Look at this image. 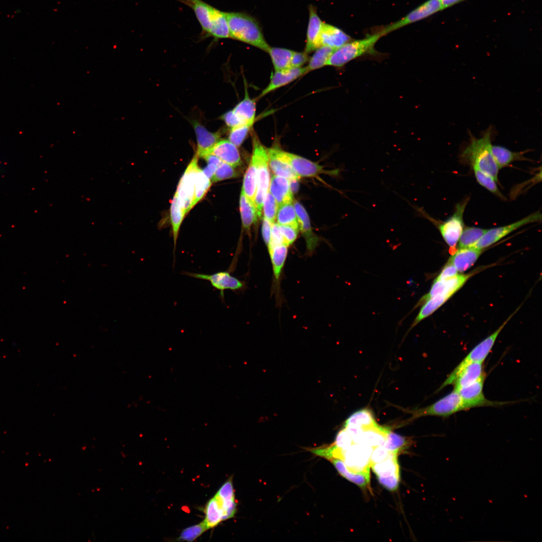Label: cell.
<instances>
[{
	"mask_svg": "<svg viewBox=\"0 0 542 542\" xmlns=\"http://www.w3.org/2000/svg\"><path fill=\"white\" fill-rule=\"evenodd\" d=\"M514 314V313L511 314L498 329L479 343L470 351L450 373L438 390H441L448 385L453 384L460 372L468 364L473 362H483L492 350L499 333Z\"/></svg>",
	"mask_w": 542,
	"mask_h": 542,
	"instance_id": "cell-6",
	"label": "cell"
},
{
	"mask_svg": "<svg viewBox=\"0 0 542 542\" xmlns=\"http://www.w3.org/2000/svg\"><path fill=\"white\" fill-rule=\"evenodd\" d=\"M389 431V428L379 425L377 423L370 427L363 428L361 444L373 448L383 445Z\"/></svg>",
	"mask_w": 542,
	"mask_h": 542,
	"instance_id": "cell-28",
	"label": "cell"
},
{
	"mask_svg": "<svg viewBox=\"0 0 542 542\" xmlns=\"http://www.w3.org/2000/svg\"><path fill=\"white\" fill-rule=\"evenodd\" d=\"M373 449L363 444L354 443L347 449H342L341 460L350 472H370V456Z\"/></svg>",
	"mask_w": 542,
	"mask_h": 542,
	"instance_id": "cell-11",
	"label": "cell"
},
{
	"mask_svg": "<svg viewBox=\"0 0 542 542\" xmlns=\"http://www.w3.org/2000/svg\"><path fill=\"white\" fill-rule=\"evenodd\" d=\"M327 46H321L316 50L309 58L308 64L305 67L307 72L321 68L326 65L327 61L334 51Z\"/></svg>",
	"mask_w": 542,
	"mask_h": 542,
	"instance_id": "cell-41",
	"label": "cell"
},
{
	"mask_svg": "<svg viewBox=\"0 0 542 542\" xmlns=\"http://www.w3.org/2000/svg\"><path fill=\"white\" fill-rule=\"evenodd\" d=\"M278 203L274 196L268 192L265 198L262 210L264 217L272 224L275 222L278 209Z\"/></svg>",
	"mask_w": 542,
	"mask_h": 542,
	"instance_id": "cell-49",
	"label": "cell"
},
{
	"mask_svg": "<svg viewBox=\"0 0 542 542\" xmlns=\"http://www.w3.org/2000/svg\"><path fill=\"white\" fill-rule=\"evenodd\" d=\"M308 54L303 52H295L292 56L290 67L299 68L305 64L309 60Z\"/></svg>",
	"mask_w": 542,
	"mask_h": 542,
	"instance_id": "cell-56",
	"label": "cell"
},
{
	"mask_svg": "<svg viewBox=\"0 0 542 542\" xmlns=\"http://www.w3.org/2000/svg\"><path fill=\"white\" fill-rule=\"evenodd\" d=\"M277 152L282 159L292 167L300 178L315 177L326 172L322 166L302 157L285 152L278 148Z\"/></svg>",
	"mask_w": 542,
	"mask_h": 542,
	"instance_id": "cell-15",
	"label": "cell"
},
{
	"mask_svg": "<svg viewBox=\"0 0 542 542\" xmlns=\"http://www.w3.org/2000/svg\"><path fill=\"white\" fill-rule=\"evenodd\" d=\"M409 443V441L405 437L393 433L390 430L383 446L390 452L397 454L399 451L408 445Z\"/></svg>",
	"mask_w": 542,
	"mask_h": 542,
	"instance_id": "cell-45",
	"label": "cell"
},
{
	"mask_svg": "<svg viewBox=\"0 0 542 542\" xmlns=\"http://www.w3.org/2000/svg\"><path fill=\"white\" fill-rule=\"evenodd\" d=\"M382 36L379 32L361 39L349 41L334 50L326 65L340 68L361 56L374 54V46Z\"/></svg>",
	"mask_w": 542,
	"mask_h": 542,
	"instance_id": "cell-4",
	"label": "cell"
},
{
	"mask_svg": "<svg viewBox=\"0 0 542 542\" xmlns=\"http://www.w3.org/2000/svg\"><path fill=\"white\" fill-rule=\"evenodd\" d=\"M299 229L305 238L307 251L309 254L313 253L319 242V238L313 232L309 215L303 206L298 201L294 203Z\"/></svg>",
	"mask_w": 542,
	"mask_h": 542,
	"instance_id": "cell-19",
	"label": "cell"
},
{
	"mask_svg": "<svg viewBox=\"0 0 542 542\" xmlns=\"http://www.w3.org/2000/svg\"><path fill=\"white\" fill-rule=\"evenodd\" d=\"M204 512L205 519L203 521L208 529L216 526L221 522L224 521L222 507L215 495L207 503Z\"/></svg>",
	"mask_w": 542,
	"mask_h": 542,
	"instance_id": "cell-34",
	"label": "cell"
},
{
	"mask_svg": "<svg viewBox=\"0 0 542 542\" xmlns=\"http://www.w3.org/2000/svg\"><path fill=\"white\" fill-rule=\"evenodd\" d=\"M458 270L454 265L449 260L445 265L441 272L435 279V280H445L453 277L458 273Z\"/></svg>",
	"mask_w": 542,
	"mask_h": 542,
	"instance_id": "cell-54",
	"label": "cell"
},
{
	"mask_svg": "<svg viewBox=\"0 0 542 542\" xmlns=\"http://www.w3.org/2000/svg\"><path fill=\"white\" fill-rule=\"evenodd\" d=\"M267 152L268 166L275 175L289 180L300 178L292 167L278 156L277 148L267 149Z\"/></svg>",
	"mask_w": 542,
	"mask_h": 542,
	"instance_id": "cell-26",
	"label": "cell"
},
{
	"mask_svg": "<svg viewBox=\"0 0 542 542\" xmlns=\"http://www.w3.org/2000/svg\"><path fill=\"white\" fill-rule=\"evenodd\" d=\"M323 22L317 14L315 8H309V21L307 32L305 52L309 54L321 47L320 36Z\"/></svg>",
	"mask_w": 542,
	"mask_h": 542,
	"instance_id": "cell-20",
	"label": "cell"
},
{
	"mask_svg": "<svg viewBox=\"0 0 542 542\" xmlns=\"http://www.w3.org/2000/svg\"><path fill=\"white\" fill-rule=\"evenodd\" d=\"M218 166L214 164L208 163L207 166L202 170L205 175L211 180Z\"/></svg>",
	"mask_w": 542,
	"mask_h": 542,
	"instance_id": "cell-59",
	"label": "cell"
},
{
	"mask_svg": "<svg viewBox=\"0 0 542 542\" xmlns=\"http://www.w3.org/2000/svg\"><path fill=\"white\" fill-rule=\"evenodd\" d=\"M443 10H445L457 4H459L465 0H440Z\"/></svg>",
	"mask_w": 542,
	"mask_h": 542,
	"instance_id": "cell-60",
	"label": "cell"
},
{
	"mask_svg": "<svg viewBox=\"0 0 542 542\" xmlns=\"http://www.w3.org/2000/svg\"><path fill=\"white\" fill-rule=\"evenodd\" d=\"M272 223L263 217L262 224V235L263 240L267 246L269 245L271 238Z\"/></svg>",
	"mask_w": 542,
	"mask_h": 542,
	"instance_id": "cell-58",
	"label": "cell"
},
{
	"mask_svg": "<svg viewBox=\"0 0 542 542\" xmlns=\"http://www.w3.org/2000/svg\"><path fill=\"white\" fill-rule=\"evenodd\" d=\"M191 8L205 36L215 39L228 38L229 31L225 12L202 0H181Z\"/></svg>",
	"mask_w": 542,
	"mask_h": 542,
	"instance_id": "cell-2",
	"label": "cell"
},
{
	"mask_svg": "<svg viewBox=\"0 0 542 542\" xmlns=\"http://www.w3.org/2000/svg\"><path fill=\"white\" fill-rule=\"evenodd\" d=\"M269 193L279 205L293 202V193L291 189L290 180L287 178L273 175L269 186Z\"/></svg>",
	"mask_w": 542,
	"mask_h": 542,
	"instance_id": "cell-24",
	"label": "cell"
},
{
	"mask_svg": "<svg viewBox=\"0 0 542 542\" xmlns=\"http://www.w3.org/2000/svg\"><path fill=\"white\" fill-rule=\"evenodd\" d=\"M487 230L477 227L464 228L458 241V248L474 247Z\"/></svg>",
	"mask_w": 542,
	"mask_h": 542,
	"instance_id": "cell-38",
	"label": "cell"
},
{
	"mask_svg": "<svg viewBox=\"0 0 542 542\" xmlns=\"http://www.w3.org/2000/svg\"><path fill=\"white\" fill-rule=\"evenodd\" d=\"M468 201V198L458 203L455 206L454 213L443 222H438L432 218L423 209L418 207H414L421 216L437 226L445 242L451 248H455L464 229L463 215Z\"/></svg>",
	"mask_w": 542,
	"mask_h": 542,
	"instance_id": "cell-5",
	"label": "cell"
},
{
	"mask_svg": "<svg viewBox=\"0 0 542 542\" xmlns=\"http://www.w3.org/2000/svg\"><path fill=\"white\" fill-rule=\"evenodd\" d=\"M376 423L372 413L369 410L362 409L351 415L346 420L344 426L363 428Z\"/></svg>",
	"mask_w": 542,
	"mask_h": 542,
	"instance_id": "cell-42",
	"label": "cell"
},
{
	"mask_svg": "<svg viewBox=\"0 0 542 542\" xmlns=\"http://www.w3.org/2000/svg\"><path fill=\"white\" fill-rule=\"evenodd\" d=\"M185 215L184 213L179 205L178 196L176 193H175L170 206V218L172 228L174 251L176 246L180 227Z\"/></svg>",
	"mask_w": 542,
	"mask_h": 542,
	"instance_id": "cell-39",
	"label": "cell"
},
{
	"mask_svg": "<svg viewBox=\"0 0 542 542\" xmlns=\"http://www.w3.org/2000/svg\"><path fill=\"white\" fill-rule=\"evenodd\" d=\"M252 149L258 159L257 185L254 202L260 218L270 183L268 155L267 149L262 145L256 135L252 137Z\"/></svg>",
	"mask_w": 542,
	"mask_h": 542,
	"instance_id": "cell-7",
	"label": "cell"
},
{
	"mask_svg": "<svg viewBox=\"0 0 542 542\" xmlns=\"http://www.w3.org/2000/svg\"><path fill=\"white\" fill-rule=\"evenodd\" d=\"M451 297L448 295H440L430 298L422 305L418 315L413 321L410 329L416 326L421 321L428 317L444 304Z\"/></svg>",
	"mask_w": 542,
	"mask_h": 542,
	"instance_id": "cell-33",
	"label": "cell"
},
{
	"mask_svg": "<svg viewBox=\"0 0 542 542\" xmlns=\"http://www.w3.org/2000/svg\"><path fill=\"white\" fill-rule=\"evenodd\" d=\"M485 377L461 387L456 391L461 397L467 410L483 406H498L506 402L490 401L484 396L483 388Z\"/></svg>",
	"mask_w": 542,
	"mask_h": 542,
	"instance_id": "cell-14",
	"label": "cell"
},
{
	"mask_svg": "<svg viewBox=\"0 0 542 542\" xmlns=\"http://www.w3.org/2000/svg\"><path fill=\"white\" fill-rule=\"evenodd\" d=\"M285 243L283 240V238L281 232L280 225L278 223H273L272 224V231H271V238L270 241L268 245L269 246L275 245Z\"/></svg>",
	"mask_w": 542,
	"mask_h": 542,
	"instance_id": "cell-57",
	"label": "cell"
},
{
	"mask_svg": "<svg viewBox=\"0 0 542 542\" xmlns=\"http://www.w3.org/2000/svg\"><path fill=\"white\" fill-rule=\"evenodd\" d=\"M239 209L242 227L249 231L251 225L259 218L254 203L249 199L241 191L239 200Z\"/></svg>",
	"mask_w": 542,
	"mask_h": 542,
	"instance_id": "cell-29",
	"label": "cell"
},
{
	"mask_svg": "<svg viewBox=\"0 0 542 542\" xmlns=\"http://www.w3.org/2000/svg\"><path fill=\"white\" fill-rule=\"evenodd\" d=\"M379 482L387 489L393 491L397 489L399 481V476H391L388 477H377Z\"/></svg>",
	"mask_w": 542,
	"mask_h": 542,
	"instance_id": "cell-55",
	"label": "cell"
},
{
	"mask_svg": "<svg viewBox=\"0 0 542 542\" xmlns=\"http://www.w3.org/2000/svg\"><path fill=\"white\" fill-rule=\"evenodd\" d=\"M353 444L354 443L350 435L344 428L338 433L334 445L340 449L345 450Z\"/></svg>",
	"mask_w": 542,
	"mask_h": 542,
	"instance_id": "cell-52",
	"label": "cell"
},
{
	"mask_svg": "<svg viewBox=\"0 0 542 542\" xmlns=\"http://www.w3.org/2000/svg\"><path fill=\"white\" fill-rule=\"evenodd\" d=\"M351 39L350 37L340 29L323 23L320 36L321 46H327L335 50Z\"/></svg>",
	"mask_w": 542,
	"mask_h": 542,
	"instance_id": "cell-22",
	"label": "cell"
},
{
	"mask_svg": "<svg viewBox=\"0 0 542 542\" xmlns=\"http://www.w3.org/2000/svg\"><path fill=\"white\" fill-rule=\"evenodd\" d=\"M267 52L270 57L275 71L290 67L294 51L286 48L270 47Z\"/></svg>",
	"mask_w": 542,
	"mask_h": 542,
	"instance_id": "cell-36",
	"label": "cell"
},
{
	"mask_svg": "<svg viewBox=\"0 0 542 542\" xmlns=\"http://www.w3.org/2000/svg\"><path fill=\"white\" fill-rule=\"evenodd\" d=\"M208 529L204 521L184 529L177 538L178 541H192Z\"/></svg>",
	"mask_w": 542,
	"mask_h": 542,
	"instance_id": "cell-47",
	"label": "cell"
},
{
	"mask_svg": "<svg viewBox=\"0 0 542 542\" xmlns=\"http://www.w3.org/2000/svg\"><path fill=\"white\" fill-rule=\"evenodd\" d=\"M482 252V249L474 247L458 248L448 260L454 265L458 272L463 273L475 263Z\"/></svg>",
	"mask_w": 542,
	"mask_h": 542,
	"instance_id": "cell-23",
	"label": "cell"
},
{
	"mask_svg": "<svg viewBox=\"0 0 542 542\" xmlns=\"http://www.w3.org/2000/svg\"><path fill=\"white\" fill-rule=\"evenodd\" d=\"M221 119L225 122V124L230 128L240 126L245 123L233 111L232 109L224 113L221 117ZM248 124V123H247Z\"/></svg>",
	"mask_w": 542,
	"mask_h": 542,
	"instance_id": "cell-53",
	"label": "cell"
},
{
	"mask_svg": "<svg viewBox=\"0 0 542 542\" xmlns=\"http://www.w3.org/2000/svg\"><path fill=\"white\" fill-rule=\"evenodd\" d=\"M211 184V180L198 168L195 177V192L193 202L194 207L201 200L208 191Z\"/></svg>",
	"mask_w": 542,
	"mask_h": 542,
	"instance_id": "cell-44",
	"label": "cell"
},
{
	"mask_svg": "<svg viewBox=\"0 0 542 542\" xmlns=\"http://www.w3.org/2000/svg\"><path fill=\"white\" fill-rule=\"evenodd\" d=\"M474 273L459 274L445 280H434L430 290L420 299L422 303L433 297L445 295L452 297L460 289Z\"/></svg>",
	"mask_w": 542,
	"mask_h": 542,
	"instance_id": "cell-16",
	"label": "cell"
},
{
	"mask_svg": "<svg viewBox=\"0 0 542 542\" xmlns=\"http://www.w3.org/2000/svg\"><path fill=\"white\" fill-rule=\"evenodd\" d=\"M492 152L499 169L515 161L527 160L524 156L525 152H513L498 145L492 146Z\"/></svg>",
	"mask_w": 542,
	"mask_h": 542,
	"instance_id": "cell-32",
	"label": "cell"
},
{
	"mask_svg": "<svg viewBox=\"0 0 542 542\" xmlns=\"http://www.w3.org/2000/svg\"><path fill=\"white\" fill-rule=\"evenodd\" d=\"M276 217L280 225H290L299 228L297 215L292 202L279 205Z\"/></svg>",
	"mask_w": 542,
	"mask_h": 542,
	"instance_id": "cell-40",
	"label": "cell"
},
{
	"mask_svg": "<svg viewBox=\"0 0 542 542\" xmlns=\"http://www.w3.org/2000/svg\"><path fill=\"white\" fill-rule=\"evenodd\" d=\"M230 38L253 46L266 52L270 46L256 21L246 14L225 12Z\"/></svg>",
	"mask_w": 542,
	"mask_h": 542,
	"instance_id": "cell-3",
	"label": "cell"
},
{
	"mask_svg": "<svg viewBox=\"0 0 542 542\" xmlns=\"http://www.w3.org/2000/svg\"><path fill=\"white\" fill-rule=\"evenodd\" d=\"M197 139V151L195 155L203 158L208 154L215 145L220 140L221 132H211L196 120L191 123Z\"/></svg>",
	"mask_w": 542,
	"mask_h": 542,
	"instance_id": "cell-18",
	"label": "cell"
},
{
	"mask_svg": "<svg viewBox=\"0 0 542 542\" xmlns=\"http://www.w3.org/2000/svg\"><path fill=\"white\" fill-rule=\"evenodd\" d=\"M257 170V157L255 153L252 151L250 161L244 176L241 191L253 202L256 190Z\"/></svg>",
	"mask_w": 542,
	"mask_h": 542,
	"instance_id": "cell-27",
	"label": "cell"
},
{
	"mask_svg": "<svg viewBox=\"0 0 542 542\" xmlns=\"http://www.w3.org/2000/svg\"><path fill=\"white\" fill-rule=\"evenodd\" d=\"M478 183L489 192L503 200L505 197L499 190L496 181L490 175L483 172L475 166H471Z\"/></svg>",
	"mask_w": 542,
	"mask_h": 542,
	"instance_id": "cell-43",
	"label": "cell"
},
{
	"mask_svg": "<svg viewBox=\"0 0 542 542\" xmlns=\"http://www.w3.org/2000/svg\"><path fill=\"white\" fill-rule=\"evenodd\" d=\"M397 454L393 453L385 460L371 466L377 477L399 476Z\"/></svg>",
	"mask_w": 542,
	"mask_h": 542,
	"instance_id": "cell-37",
	"label": "cell"
},
{
	"mask_svg": "<svg viewBox=\"0 0 542 542\" xmlns=\"http://www.w3.org/2000/svg\"><path fill=\"white\" fill-rule=\"evenodd\" d=\"M469 133V141L461 154V160L471 166L477 167L497 182L500 169L492 152V128L489 126L478 138L470 132Z\"/></svg>",
	"mask_w": 542,
	"mask_h": 542,
	"instance_id": "cell-1",
	"label": "cell"
},
{
	"mask_svg": "<svg viewBox=\"0 0 542 542\" xmlns=\"http://www.w3.org/2000/svg\"><path fill=\"white\" fill-rule=\"evenodd\" d=\"M392 454L393 453L390 452L383 445L374 448L370 456V466L385 460Z\"/></svg>",
	"mask_w": 542,
	"mask_h": 542,
	"instance_id": "cell-50",
	"label": "cell"
},
{
	"mask_svg": "<svg viewBox=\"0 0 542 542\" xmlns=\"http://www.w3.org/2000/svg\"><path fill=\"white\" fill-rule=\"evenodd\" d=\"M463 410L466 409L463 400L458 393L453 390L432 404L410 412L412 416L410 421L427 416L447 417Z\"/></svg>",
	"mask_w": 542,
	"mask_h": 542,
	"instance_id": "cell-8",
	"label": "cell"
},
{
	"mask_svg": "<svg viewBox=\"0 0 542 542\" xmlns=\"http://www.w3.org/2000/svg\"><path fill=\"white\" fill-rule=\"evenodd\" d=\"M280 228L284 243L288 246L293 244L297 238L299 228L290 225H280Z\"/></svg>",
	"mask_w": 542,
	"mask_h": 542,
	"instance_id": "cell-51",
	"label": "cell"
},
{
	"mask_svg": "<svg viewBox=\"0 0 542 542\" xmlns=\"http://www.w3.org/2000/svg\"><path fill=\"white\" fill-rule=\"evenodd\" d=\"M541 220V213L537 211L508 225L487 229L474 247L483 249L495 243L517 229Z\"/></svg>",
	"mask_w": 542,
	"mask_h": 542,
	"instance_id": "cell-10",
	"label": "cell"
},
{
	"mask_svg": "<svg viewBox=\"0 0 542 542\" xmlns=\"http://www.w3.org/2000/svg\"><path fill=\"white\" fill-rule=\"evenodd\" d=\"M338 472L349 481L365 488L370 482V472L354 473L349 471L344 463L338 459L331 460Z\"/></svg>",
	"mask_w": 542,
	"mask_h": 542,
	"instance_id": "cell-35",
	"label": "cell"
},
{
	"mask_svg": "<svg viewBox=\"0 0 542 542\" xmlns=\"http://www.w3.org/2000/svg\"><path fill=\"white\" fill-rule=\"evenodd\" d=\"M443 10L440 0H428L401 19L386 26L380 32L383 36Z\"/></svg>",
	"mask_w": 542,
	"mask_h": 542,
	"instance_id": "cell-12",
	"label": "cell"
},
{
	"mask_svg": "<svg viewBox=\"0 0 542 542\" xmlns=\"http://www.w3.org/2000/svg\"><path fill=\"white\" fill-rule=\"evenodd\" d=\"M232 110L245 123H254L256 113L255 100L249 97L246 85L244 98Z\"/></svg>",
	"mask_w": 542,
	"mask_h": 542,
	"instance_id": "cell-31",
	"label": "cell"
},
{
	"mask_svg": "<svg viewBox=\"0 0 542 542\" xmlns=\"http://www.w3.org/2000/svg\"><path fill=\"white\" fill-rule=\"evenodd\" d=\"M253 124H243L230 129L228 140L237 147L241 145Z\"/></svg>",
	"mask_w": 542,
	"mask_h": 542,
	"instance_id": "cell-46",
	"label": "cell"
},
{
	"mask_svg": "<svg viewBox=\"0 0 542 542\" xmlns=\"http://www.w3.org/2000/svg\"><path fill=\"white\" fill-rule=\"evenodd\" d=\"M209 154H213L221 161L235 168L241 164L240 155L237 147L227 140H220Z\"/></svg>",
	"mask_w": 542,
	"mask_h": 542,
	"instance_id": "cell-21",
	"label": "cell"
},
{
	"mask_svg": "<svg viewBox=\"0 0 542 542\" xmlns=\"http://www.w3.org/2000/svg\"><path fill=\"white\" fill-rule=\"evenodd\" d=\"M288 246L285 243H282L268 247L273 266L274 278L277 283L279 282L282 271L286 262Z\"/></svg>",
	"mask_w": 542,
	"mask_h": 542,
	"instance_id": "cell-30",
	"label": "cell"
},
{
	"mask_svg": "<svg viewBox=\"0 0 542 542\" xmlns=\"http://www.w3.org/2000/svg\"><path fill=\"white\" fill-rule=\"evenodd\" d=\"M307 73L308 72L305 67H290L282 70L275 71L270 78L268 84L261 91L258 99L277 89L288 84Z\"/></svg>",
	"mask_w": 542,
	"mask_h": 542,
	"instance_id": "cell-17",
	"label": "cell"
},
{
	"mask_svg": "<svg viewBox=\"0 0 542 542\" xmlns=\"http://www.w3.org/2000/svg\"><path fill=\"white\" fill-rule=\"evenodd\" d=\"M485 377L483 363L473 362L467 365L460 372L454 383V390L469 385Z\"/></svg>",
	"mask_w": 542,
	"mask_h": 542,
	"instance_id": "cell-25",
	"label": "cell"
},
{
	"mask_svg": "<svg viewBox=\"0 0 542 542\" xmlns=\"http://www.w3.org/2000/svg\"><path fill=\"white\" fill-rule=\"evenodd\" d=\"M184 275L197 279L209 281L211 286L220 292L222 298H224V291L230 290L237 291L244 287V283L232 276L229 270L221 271L212 274L185 272Z\"/></svg>",
	"mask_w": 542,
	"mask_h": 542,
	"instance_id": "cell-13",
	"label": "cell"
},
{
	"mask_svg": "<svg viewBox=\"0 0 542 542\" xmlns=\"http://www.w3.org/2000/svg\"><path fill=\"white\" fill-rule=\"evenodd\" d=\"M198 157L195 155L182 176L177 187L176 194L179 205L186 215L193 207L195 177Z\"/></svg>",
	"mask_w": 542,
	"mask_h": 542,
	"instance_id": "cell-9",
	"label": "cell"
},
{
	"mask_svg": "<svg viewBox=\"0 0 542 542\" xmlns=\"http://www.w3.org/2000/svg\"><path fill=\"white\" fill-rule=\"evenodd\" d=\"M233 166L221 162L211 179L212 182H216L224 180L233 178L238 176V173Z\"/></svg>",
	"mask_w": 542,
	"mask_h": 542,
	"instance_id": "cell-48",
	"label": "cell"
}]
</instances>
